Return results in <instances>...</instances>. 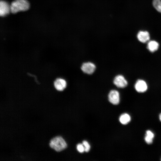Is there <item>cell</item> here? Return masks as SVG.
I'll return each instance as SVG.
<instances>
[{
	"label": "cell",
	"instance_id": "cell-1",
	"mask_svg": "<svg viewBox=\"0 0 161 161\" xmlns=\"http://www.w3.org/2000/svg\"><path fill=\"white\" fill-rule=\"evenodd\" d=\"M49 145L51 148L56 151L60 152L66 148L67 144L61 137L56 136L50 140Z\"/></svg>",
	"mask_w": 161,
	"mask_h": 161
},
{
	"label": "cell",
	"instance_id": "cell-2",
	"mask_svg": "<svg viewBox=\"0 0 161 161\" xmlns=\"http://www.w3.org/2000/svg\"><path fill=\"white\" fill-rule=\"evenodd\" d=\"M29 7V3L27 0H15L10 5V12L15 13L19 11H26Z\"/></svg>",
	"mask_w": 161,
	"mask_h": 161
},
{
	"label": "cell",
	"instance_id": "cell-3",
	"mask_svg": "<svg viewBox=\"0 0 161 161\" xmlns=\"http://www.w3.org/2000/svg\"><path fill=\"white\" fill-rule=\"evenodd\" d=\"M96 68L95 65L91 62L83 63L81 67L82 71L88 75L92 74L95 71Z\"/></svg>",
	"mask_w": 161,
	"mask_h": 161
},
{
	"label": "cell",
	"instance_id": "cell-4",
	"mask_svg": "<svg viewBox=\"0 0 161 161\" xmlns=\"http://www.w3.org/2000/svg\"><path fill=\"white\" fill-rule=\"evenodd\" d=\"M113 82L117 87L121 88L125 87L128 84L127 81L122 75L116 76L114 79Z\"/></svg>",
	"mask_w": 161,
	"mask_h": 161
},
{
	"label": "cell",
	"instance_id": "cell-5",
	"mask_svg": "<svg viewBox=\"0 0 161 161\" xmlns=\"http://www.w3.org/2000/svg\"><path fill=\"white\" fill-rule=\"evenodd\" d=\"M109 101L114 105H117L120 102V94L119 92L115 90L110 91L108 94Z\"/></svg>",
	"mask_w": 161,
	"mask_h": 161
},
{
	"label": "cell",
	"instance_id": "cell-6",
	"mask_svg": "<svg viewBox=\"0 0 161 161\" xmlns=\"http://www.w3.org/2000/svg\"><path fill=\"white\" fill-rule=\"evenodd\" d=\"M10 12V5L6 1H1L0 2V16L4 17L7 16Z\"/></svg>",
	"mask_w": 161,
	"mask_h": 161
},
{
	"label": "cell",
	"instance_id": "cell-7",
	"mask_svg": "<svg viewBox=\"0 0 161 161\" xmlns=\"http://www.w3.org/2000/svg\"><path fill=\"white\" fill-rule=\"evenodd\" d=\"M134 87L137 92H143L147 89V86L146 83L143 80H138L136 82Z\"/></svg>",
	"mask_w": 161,
	"mask_h": 161
},
{
	"label": "cell",
	"instance_id": "cell-8",
	"mask_svg": "<svg viewBox=\"0 0 161 161\" xmlns=\"http://www.w3.org/2000/svg\"><path fill=\"white\" fill-rule=\"evenodd\" d=\"M55 88L58 91H61L66 87L67 83L66 81L61 78L57 79L54 82Z\"/></svg>",
	"mask_w": 161,
	"mask_h": 161
},
{
	"label": "cell",
	"instance_id": "cell-9",
	"mask_svg": "<svg viewBox=\"0 0 161 161\" xmlns=\"http://www.w3.org/2000/svg\"><path fill=\"white\" fill-rule=\"evenodd\" d=\"M137 37L138 40L143 43L146 42L149 40L150 38L149 34L147 31H140L137 34Z\"/></svg>",
	"mask_w": 161,
	"mask_h": 161
},
{
	"label": "cell",
	"instance_id": "cell-10",
	"mask_svg": "<svg viewBox=\"0 0 161 161\" xmlns=\"http://www.w3.org/2000/svg\"><path fill=\"white\" fill-rule=\"evenodd\" d=\"M158 43L155 41H151L148 43L147 48L151 52H154L157 50L159 47Z\"/></svg>",
	"mask_w": 161,
	"mask_h": 161
},
{
	"label": "cell",
	"instance_id": "cell-11",
	"mask_svg": "<svg viewBox=\"0 0 161 161\" xmlns=\"http://www.w3.org/2000/svg\"><path fill=\"white\" fill-rule=\"evenodd\" d=\"M131 120V117L129 115L126 113L122 114L120 117V122L123 125H126Z\"/></svg>",
	"mask_w": 161,
	"mask_h": 161
},
{
	"label": "cell",
	"instance_id": "cell-12",
	"mask_svg": "<svg viewBox=\"0 0 161 161\" xmlns=\"http://www.w3.org/2000/svg\"><path fill=\"white\" fill-rule=\"evenodd\" d=\"M154 137V134L150 130H147L145 137V141L147 144H151L152 143Z\"/></svg>",
	"mask_w": 161,
	"mask_h": 161
},
{
	"label": "cell",
	"instance_id": "cell-13",
	"mask_svg": "<svg viewBox=\"0 0 161 161\" xmlns=\"http://www.w3.org/2000/svg\"><path fill=\"white\" fill-rule=\"evenodd\" d=\"M153 5L158 11L161 13V0H153Z\"/></svg>",
	"mask_w": 161,
	"mask_h": 161
},
{
	"label": "cell",
	"instance_id": "cell-14",
	"mask_svg": "<svg viewBox=\"0 0 161 161\" xmlns=\"http://www.w3.org/2000/svg\"><path fill=\"white\" fill-rule=\"evenodd\" d=\"M85 149V151L86 152H88L90 149V146L89 143L86 141H83V143Z\"/></svg>",
	"mask_w": 161,
	"mask_h": 161
},
{
	"label": "cell",
	"instance_id": "cell-15",
	"mask_svg": "<svg viewBox=\"0 0 161 161\" xmlns=\"http://www.w3.org/2000/svg\"><path fill=\"white\" fill-rule=\"evenodd\" d=\"M77 148L78 152L82 153L85 151L84 146L83 144L79 143L77 145Z\"/></svg>",
	"mask_w": 161,
	"mask_h": 161
},
{
	"label": "cell",
	"instance_id": "cell-16",
	"mask_svg": "<svg viewBox=\"0 0 161 161\" xmlns=\"http://www.w3.org/2000/svg\"><path fill=\"white\" fill-rule=\"evenodd\" d=\"M159 119L160 121H161V113L159 115Z\"/></svg>",
	"mask_w": 161,
	"mask_h": 161
}]
</instances>
